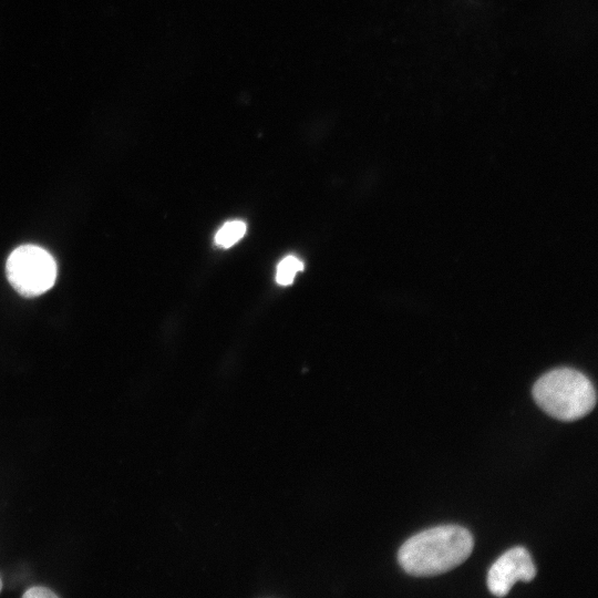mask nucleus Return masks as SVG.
<instances>
[{"label": "nucleus", "mask_w": 598, "mask_h": 598, "mask_svg": "<svg viewBox=\"0 0 598 598\" xmlns=\"http://www.w3.org/2000/svg\"><path fill=\"white\" fill-rule=\"evenodd\" d=\"M473 546V536L465 527L436 526L406 539L398 551V561L411 576H436L464 563Z\"/></svg>", "instance_id": "nucleus-1"}, {"label": "nucleus", "mask_w": 598, "mask_h": 598, "mask_svg": "<svg viewBox=\"0 0 598 598\" xmlns=\"http://www.w3.org/2000/svg\"><path fill=\"white\" fill-rule=\"evenodd\" d=\"M536 404L560 421H575L587 415L596 404V391L581 372L558 368L542 375L533 386Z\"/></svg>", "instance_id": "nucleus-2"}, {"label": "nucleus", "mask_w": 598, "mask_h": 598, "mask_svg": "<svg viewBox=\"0 0 598 598\" xmlns=\"http://www.w3.org/2000/svg\"><path fill=\"white\" fill-rule=\"evenodd\" d=\"M6 270L11 286L25 297L45 292L56 278L53 257L34 245H23L14 249L7 260Z\"/></svg>", "instance_id": "nucleus-3"}, {"label": "nucleus", "mask_w": 598, "mask_h": 598, "mask_svg": "<svg viewBox=\"0 0 598 598\" xmlns=\"http://www.w3.org/2000/svg\"><path fill=\"white\" fill-rule=\"evenodd\" d=\"M535 576L536 568L528 550L516 546L505 551L491 566L487 573V587L494 596L504 597L516 581L528 582Z\"/></svg>", "instance_id": "nucleus-4"}, {"label": "nucleus", "mask_w": 598, "mask_h": 598, "mask_svg": "<svg viewBox=\"0 0 598 598\" xmlns=\"http://www.w3.org/2000/svg\"><path fill=\"white\" fill-rule=\"evenodd\" d=\"M246 223L243 220H230L225 223L215 235V244L228 248L240 240L246 234Z\"/></svg>", "instance_id": "nucleus-5"}, {"label": "nucleus", "mask_w": 598, "mask_h": 598, "mask_svg": "<svg viewBox=\"0 0 598 598\" xmlns=\"http://www.w3.org/2000/svg\"><path fill=\"white\" fill-rule=\"evenodd\" d=\"M303 267V262L298 257L293 255L285 257L277 266L276 281L281 286L290 285Z\"/></svg>", "instance_id": "nucleus-6"}, {"label": "nucleus", "mask_w": 598, "mask_h": 598, "mask_svg": "<svg viewBox=\"0 0 598 598\" xmlns=\"http://www.w3.org/2000/svg\"><path fill=\"white\" fill-rule=\"evenodd\" d=\"M23 598H56L58 594L47 587L34 586L28 588L23 594Z\"/></svg>", "instance_id": "nucleus-7"}, {"label": "nucleus", "mask_w": 598, "mask_h": 598, "mask_svg": "<svg viewBox=\"0 0 598 598\" xmlns=\"http://www.w3.org/2000/svg\"><path fill=\"white\" fill-rule=\"evenodd\" d=\"M2 590V580H1V577H0V592Z\"/></svg>", "instance_id": "nucleus-8"}]
</instances>
